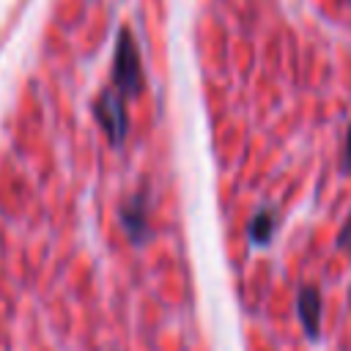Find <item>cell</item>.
I'll return each mask as SVG.
<instances>
[{
  "label": "cell",
  "mask_w": 351,
  "mask_h": 351,
  "mask_svg": "<svg viewBox=\"0 0 351 351\" xmlns=\"http://www.w3.org/2000/svg\"><path fill=\"white\" fill-rule=\"evenodd\" d=\"M121 225L134 244H145V239L151 236V225H148V200L143 192L132 195L121 206Z\"/></svg>",
  "instance_id": "cell-1"
},
{
  "label": "cell",
  "mask_w": 351,
  "mask_h": 351,
  "mask_svg": "<svg viewBox=\"0 0 351 351\" xmlns=\"http://www.w3.org/2000/svg\"><path fill=\"white\" fill-rule=\"evenodd\" d=\"M96 118H99V123L104 126L107 137H110L115 145H121L123 137H126V112H123V104H121V99H118L115 93L107 90V93L96 101Z\"/></svg>",
  "instance_id": "cell-2"
},
{
  "label": "cell",
  "mask_w": 351,
  "mask_h": 351,
  "mask_svg": "<svg viewBox=\"0 0 351 351\" xmlns=\"http://www.w3.org/2000/svg\"><path fill=\"white\" fill-rule=\"evenodd\" d=\"M296 313H299V321L307 332L310 340H315L321 335V293L318 288L313 285H304L296 296Z\"/></svg>",
  "instance_id": "cell-3"
},
{
  "label": "cell",
  "mask_w": 351,
  "mask_h": 351,
  "mask_svg": "<svg viewBox=\"0 0 351 351\" xmlns=\"http://www.w3.org/2000/svg\"><path fill=\"white\" fill-rule=\"evenodd\" d=\"M274 214L269 211V208H261L255 217H252V222H250V241L252 244H269V239H271V233H274Z\"/></svg>",
  "instance_id": "cell-4"
},
{
  "label": "cell",
  "mask_w": 351,
  "mask_h": 351,
  "mask_svg": "<svg viewBox=\"0 0 351 351\" xmlns=\"http://www.w3.org/2000/svg\"><path fill=\"white\" fill-rule=\"evenodd\" d=\"M337 244H340L346 252H351V214H348V219H346V225H343V230H340V236H337Z\"/></svg>",
  "instance_id": "cell-5"
},
{
  "label": "cell",
  "mask_w": 351,
  "mask_h": 351,
  "mask_svg": "<svg viewBox=\"0 0 351 351\" xmlns=\"http://www.w3.org/2000/svg\"><path fill=\"white\" fill-rule=\"evenodd\" d=\"M343 173H351V126L346 132V145H343Z\"/></svg>",
  "instance_id": "cell-6"
}]
</instances>
